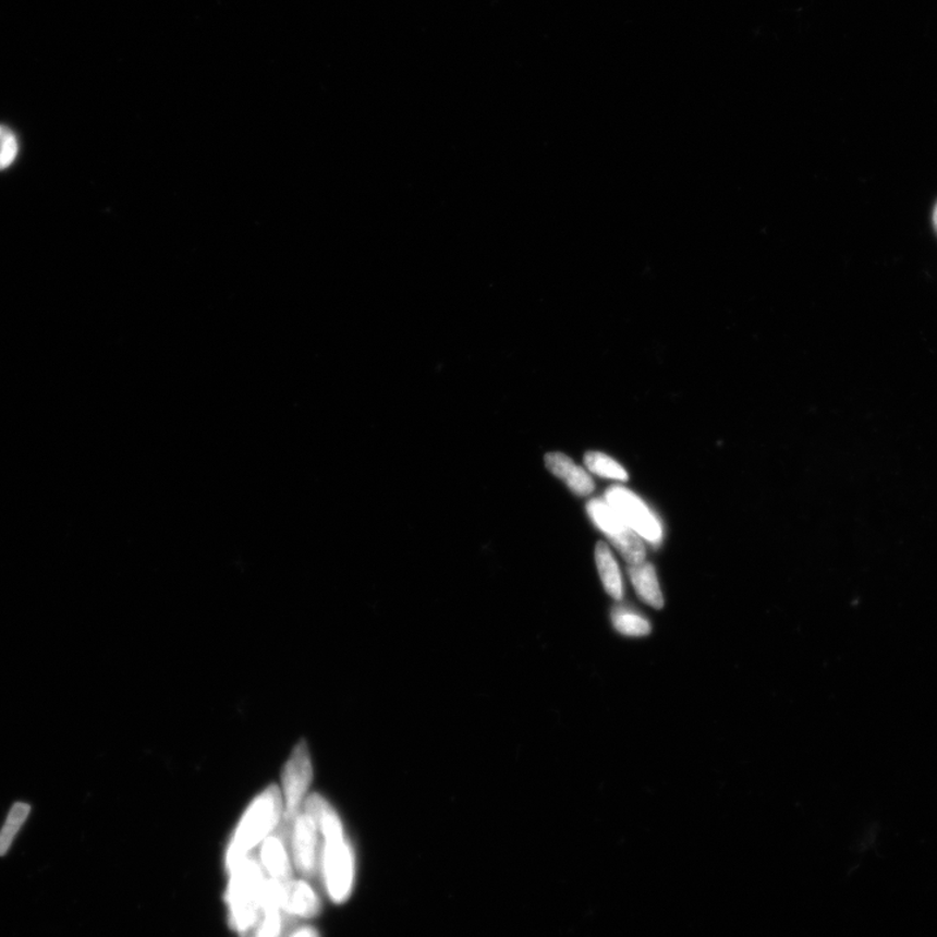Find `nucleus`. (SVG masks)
Returning <instances> with one entry per match:
<instances>
[{
    "label": "nucleus",
    "mask_w": 937,
    "mask_h": 937,
    "mask_svg": "<svg viewBox=\"0 0 937 937\" xmlns=\"http://www.w3.org/2000/svg\"><path fill=\"white\" fill-rule=\"evenodd\" d=\"M283 814L284 805L279 788L271 786L265 789L247 807L238 828L234 829L226 852L227 873L250 856L259 843L276 831Z\"/></svg>",
    "instance_id": "f03ea898"
},
{
    "label": "nucleus",
    "mask_w": 937,
    "mask_h": 937,
    "mask_svg": "<svg viewBox=\"0 0 937 937\" xmlns=\"http://www.w3.org/2000/svg\"><path fill=\"white\" fill-rule=\"evenodd\" d=\"M19 144L12 132L3 130L0 135V170L9 169L15 162Z\"/></svg>",
    "instance_id": "f3484780"
},
{
    "label": "nucleus",
    "mask_w": 937,
    "mask_h": 937,
    "mask_svg": "<svg viewBox=\"0 0 937 937\" xmlns=\"http://www.w3.org/2000/svg\"><path fill=\"white\" fill-rule=\"evenodd\" d=\"M595 559H597L600 580L604 582L606 592L613 599H622L624 591H622L620 569L605 541H599L597 548H595Z\"/></svg>",
    "instance_id": "f8f14e48"
},
{
    "label": "nucleus",
    "mask_w": 937,
    "mask_h": 937,
    "mask_svg": "<svg viewBox=\"0 0 937 937\" xmlns=\"http://www.w3.org/2000/svg\"><path fill=\"white\" fill-rule=\"evenodd\" d=\"M2 131H3V129H2V126H0V135H2Z\"/></svg>",
    "instance_id": "aec40b11"
},
{
    "label": "nucleus",
    "mask_w": 937,
    "mask_h": 937,
    "mask_svg": "<svg viewBox=\"0 0 937 937\" xmlns=\"http://www.w3.org/2000/svg\"><path fill=\"white\" fill-rule=\"evenodd\" d=\"M284 937H320L316 928L312 926H300L292 929V933Z\"/></svg>",
    "instance_id": "a211bd4d"
},
{
    "label": "nucleus",
    "mask_w": 937,
    "mask_h": 937,
    "mask_svg": "<svg viewBox=\"0 0 937 937\" xmlns=\"http://www.w3.org/2000/svg\"><path fill=\"white\" fill-rule=\"evenodd\" d=\"M587 513L629 564L637 565L645 561L646 550L640 535L620 519V515L608 506L606 500H592L587 504Z\"/></svg>",
    "instance_id": "20e7f679"
},
{
    "label": "nucleus",
    "mask_w": 937,
    "mask_h": 937,
    "mask_svg": "<svg viewBox=\"0 0 937 937\" xmlns=\"http://www.w3.org/2000/svg\"><path fill=\"white\" fill-rule=\"evenodd\" d=\"M546 466L558 478L564 480L567 486L580 497H586L594 491L595 486L591 475L586 473L585 468L575 465L574 461L565 454H547Z\"/></svg>",
    "instance_id": "9d476101"
},
{
    "label": "nucleus",
    "mask_w": 937,
    "mask_h": 937,
    "mask_svg": "<svg viewBox=\"0 0 937 937\" xmlns=\"http://www.w3.org/2000/svg\"><path fill=\"white\" fill-rule=\"evenodd\" d=\"M612 624L621 634L628 637H644L650 634L652 625L645 618H642L637 612L631 611L625 607L614 608L612 611Z\"/></svg>",
    "instance_id": "4468645a"
},
{
    "label": "nucleus",
    "mask_w": 937,
    "mask_h": 937,
    "mask_svg": "<svg viewBox=\"0 0 937 937\" xmlns=\"http://www.w3.org/2000/svg\"><path fill=\"white\" fill-rule=\"evenodd\" d=\"M31 813L28 803L16 802L11 808L9 818H7L2 831H0V856L9 853L13 840H15L20 828L23 827L26 818Z\"/></svg>",
    "instance_id": "2eb2a0df"
},
{
    "label": "nucleus",
    "mask_w": 937,
    "mask_h": 937,
    "mask_svg": "<svg viewBox=\"0 0 937 937\" xmlns=\"http://www.w3.org/2000/svg\"><path fill=\"white\" fill-rule=\"evenodd\" d=\"M305 807L316 816L319 832L324 836L323 878L328 897L334 903H343L353 892L356 861L350 841L346 840L343 823L323 795L307 796Z\"/></svg>",
    "instance_id": "f257e3e1"
},
{
    "label": "nucleus",
    "mask_w": 937,
    "mask_h": 937,
    "mask_svg": "<svg viewBox=\"0 0 937 937\" xmlns=\"http://www.w3.org/2000/svg\"><path fill=\"white\" fill-rule=\"evenodd\" d=\"M319 827L316 816L309 810H301L292 822L290 831L291 853L294 867L304 878L312 879L319 867L318 835Z\"/></svg>",
    "instance_id": "0eeeda50"
},
{
    "label": "nucleus",
    "mask_w": 937,
    "mask_h": 937,
    "mask_svg": "<svg viewBox=\"0 0 937 937\" xmlns=\"http://www.w3.org/2000/svg\"><path fill=\"white\" fill-rule=\"evenodd\" d=\"M313 780V765L305 741H300L294 747L290 759L285 763L283 771V794H284V823L292 825V822L303 810L305 795L309 791Z\"/></svg>",
    "instance_id": "39448f33"
},
{
    "label": "nucleus",
    "mask_w": 937,
    "mask_h": 937,
    "mask_svg": "<svg viewBox=\"0 0 937 937\" xmlns=\"http://www.w3.org/2000/svg\"><path fill=\"white\" fill-rule=\"evenodd\" d=\"M293 918L287 915L283 910L277 905H264L263 915L257 923V926L252 932L240 937H284L288 927H291Z\"/></svg>",
    "instance_id": "ddd939ff"
},
{
    "label": "nucleus",
    "mask_w": 937,
    "mask_h": 937,
    "mask_svg": "<svg viewBox=\"0 0 937 937\" xmlns=\"http://www.w3.org/2000/svg\"><path fill=\"white\" fill-rule=\"evenodd\" d=\"M281 909L293 920H309L320 913L323 900L309 881L304 879L291 880L285 887L283 908Z\"/></svg>",
    "instance_id": "1a4fd4ad"
},
{
    "label": "nucleus",
    "mask_w": 937,
    "mask_h": 937,
    "mask_svg": "<svg viewBox=\"0 0 937 937\" xmlns=\"http://www.w3.org/2000/svg\"><path fill=\"white\" fill-rule=\"evenodd\" d=\"M585 464L588 471L599 475V477L618 480L628 479L625 468L605 453L588 452L585 457Z\"/></svg>",
    "instance_id": "dca6fc26"
},
{
    "label": "nucleus",
    "mask_w": 937,
    "mask_h": 937,
    "mask_svg": "<svg viewBox=\"0 0 937 937\" xmlns=\"http://www.w3.org/2000/svg\"><path fill=\"white\" fill-rule=\"evenodd\" d=\"M605 500L641 538L654 545L660 544L662 532L659 521L648 511L637 495L629 491L628 488L614 486L608 488Z\"/></svg>",
    "instance_id": "423d86ee"
},
{
    "label": "nucleus",
    "mask_w": 937,
    "mask_h": 937,
    "mask_svg": "<svg viewBox=\"0 0 937 937\" xmlns=\"http://www.w3.org/2000/svg\"><path fill=\"white\" fill-rule=\"evenodd\" d=\"M291 829L284 823L273 831L269 838L260 843L259 863L269 879L288 883L293 880L292 856L288 850L287 841H290Z\"/></svg>",
    "instance_id": "6e6552de"
},
{
    "label": "nucleus",
    "mask_w": 937,
    "mask_h": 937,
    "mask_svg": "<svg viewBox=\"0 0 937 937\" xmlns=\"http://www.w3.org/2000/svg\"><path fill=\"white\" fill-rule=\"evenodd\" d=\"M230 874L224 900L229 908L230 927L239 935L252 932L263 915L267 879L260 863L246 856Z\"/></svg>",
    "instance_id": "7ed1b4c3"
},
{
    "label": "nucleus",
    "mask_w": 937,
    "mask_h": 937,
    "mask_svg": "<svg viewBox=\"0 0 937 937\" xmlns=\"http://www.w3.org/2000/svg\"><path fill=\"white\" fill-rule=\"evenodd\" d=\"M629 577L632 580L635 592H637L640 598L644 600L646 605L656 609H660L665 606V599H662L659 581L658 577H656L655 569L650 562L644 561L641 562V564L629 568Z\"/></svg>",
    "instance_id": "9b49d317"
},
{
    "label": "nucleus",
    "mask_w": 937,
    "mask_h": 937,
    "mask_svg": "<svg viewBox=\"0 0 937 937\" xmlns=\"http://www.w3.org/2000/svg\"><path fill=\"white\" fill-rule=\"evenodd\" d=\"M934 222H935V227H936V230H937V205H936V207H935V212H934Z\"/></svg>",
    "instance_id": "6ab92c4d"
}]
</instances>
